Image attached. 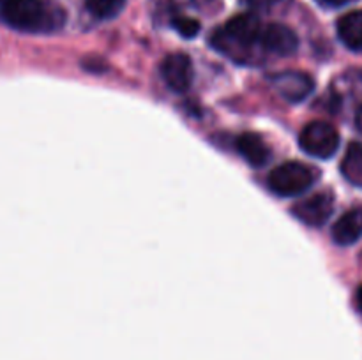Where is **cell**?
<instances>
[{
    "label": "cell",
    "instance_id": "cell-15",
    "mask_svg": "<svg viewBox=\"0 0 362 360\" xmlns=\"http://www.w3.org/2000/svg\"><path fill=\"white\" fill-rule=\"evenodd\" d=\"M251 7L255 9H260V11H269V9H274V7L283 6V4L290 2V0H246Z\"/></svg>",
    "mask_w": 362,
    "mask_h": 360
},
{
    "label": "cell",
    "instance_id": "cell-9",
    "mask_svg": "<svg viewBox=\"0 0 362 360\" xmlns=\"http://www.w3.org/2000/svg\"><path fill=\"white\" fill-rule=\"evenodd\" d=\"M237 152L240 157L253 168H262L271 159V150L267 143L255 133H244L237 138Z\"/></svg>",
    "mask_w": 362,
    "mask_h": 360
},
{
    "label": "cell",
    "instance_id": "cell-6",
    "mask_svg": "<svg viewBox=\"0 0 362 360\" xmlns=\"http://www.w3.org/2000/svg\"><path fill=\"white\" fill-rule=\"evenodd\" d=\"M271 83L288 102H300L310 97L315 90V80L303 71H283L272 74Z\"/></svg>",
    "mask_w": 362,
    "mask_h": 360
},
{
    "label": "cell",
    "instance_id": "cell-8",
    "mask_svg": "<svg viewBox=\"0 0 362 360\" xmlns=\"http://www.w3.org/2000/svg\"><path fill=\"white\" fill-rule=\"evenodd\" d=\"M258 44L267 52L276 53V55L288 56L293 55L299 48V39L297 34L290 27L281 23H269L262 25L260 35H258Z\"/></svg>",
    "mask_w": 362,
    "mask_h": 360
},
{
    "label": "cell",
    "instance_id": "cell-3",
    "mask_svg": "<svg viewBox=\"0 0 362 360\" xmlns=\"http://www.w3.org/2000/svg\"><path fill=\"white\" fill-rule=\"evenodd\" d=\"M262 23L255 14H239L226 21L225 27L212 37V44L221 52H232V48H250L258 44Z\"/></svg>",
    "mask_w": 362,
    "mask_h": 360
},
{
    "label": "cell",
    "instance_id": "cell-16",
    "mask_svg": "<svg viewBox=\"0 0 362 360\" xmlns=\"http://www.w3.org/2000/svg\"><path fill=\"white\" fill-rule=\"evenodd\" d=\"M317 2L324 7H341L349 4L350 0H317Z\"/></svg>",
    "mask_w": 362,
    "mask_h": 360
},
{
    "label": "cell",
    "instance_id": "cell-10",
    "mask_svg": "<svg viewBox=\"0 0 362 360\" xmlns=\"http://www.w3.org/2000/svg\"><path fill=\"white\" fill-rule=\"evenodd\" d=\"M362 236V208L345 212L332 226V240L338 246H352Z\"/></svg>",
    "mask_w": 362,
    "mask_h": 360
},
{
    "label": "cell",
    "instance_id": "cell-1",
    "mask_svg": "<svg viewBox=\"0 0 362 360\" xmlns=\"http://www.w3.org/2000/svg\"><path fill=\"white\" fill-rule=\"evenodd\" d=\"M0 18L11 28L27 34H52L66 23L62 7L42 0H11L0 6Z\"/></svg>",
    "mask_w": 362,
    "mask_h": 360
},
{
    "label": "cell",
    "instance_id": "cell-5",
    "mask_svg": "<svg viewBox=\"0 0 362 360\" xmlns=\"http://www.w3.org/2000/svg\"><path fill=\"white\" fill-rule=\"evenodd\" d=\"M332 212H334V196L329 191L311 194L292 207V214L303 224L313 226V228L324 226L331 219Z\"/></svg>",
    "mask_w": 362,
    "mask_h": 360
},
{
    "label": "cell",
    "instance_id": "cell-14",
    "mask_svg": "<svg viewBox=\"0 0 362 360\" xmlns=\"http://www.w3.org/2000/svg\"><path fill=\"white\" fill-rule=\"evenodd\" d=\"M172 27L186 39H193L200 34V21L194 20V18H189V16L173 18Z\"/></svg>",
    "mask_w": 362,
    "mask_h": 360
},
{
    "label": "cell",
    "instance_id": "cell-7",
    "mask_svg": "<svg viewBox=\"0 0 362 360\" xmlns=\"http://www.w3.org/2000/svg\"><path fill=\"white\" fill-rule=\"evenodd\" d=\"M161 78L170 90L184 94L193 83V62L186 53H172L161 62Z\"/></svg>",
    "mask_w": 362,
    "mask_h": 360
},
{
    "label": "cell",
    "instance_id": "cell-4",
    "mask_svg": "<svg viewBox=\"0 0 362 360\" xmlns=\"http://www.w3.org/2000/svg\"><path fill=\"white\" fill-rule=\"evenodd\" d=\"M299 145L313 157L331 159L339 148V133L332 124L315 120L300 131Z\"/></svg>",
    "mask_w": 362,
    "mask_h": 360
},
{
    "label": "cell",
    "instance_id": "cell-2",
    "mask_svg": "<svg viewBox=\"0 0 362 360\" xmlns=\"http://www.w3.org/2000/svg\"><path fill=\"white\" fill-rule=\"evenodd\" d=\"M318 172L300 161H286L269 173L267 186L276 196L292 198L306 193L317 182Z\"/></svg>",
    "mask_w": 362,
    "mask_h": 360
},
{
    "label": "cell",
    "instance_id": "cell-20",
    "mask_svg": "<svg viewBox=\"0 0 362 360\" xmlns=\"http://www.w3.org/2000/svg\"><path fill=\"white\" fill-rule=\"evenodd\" d=\"M359 78H361V81H362V71L359 73Z\"/></svg>",
    "mask_w": 362,
    "mask_h": 360
},
{
    "label": "cell",
    "instance_id": "cell-12",
    "mask_svg": "<svg viewBox=\"0 0 362 360\" xmlns=\"http://www.w3.org/2000/svg\"><path fill=\"white\" fill-rule=\"evenodd\" d=\"M341 173L354 186L362 187V145L350 143L341 161Z\"/></svg>",
    "mask_w": 362,
    "mask_h": 360
},
{
    "label": "cell",
    "instance_id": "cell-18",
    "mask_svg": "<svg viewBox=\"0 0 362 360\" xmlns=\"http://www.w3.org/2000/svg\"><path fill=\"white\" fill-rule=\"evenodd\" d=\"M356 126H357V129L361 131V134H362V104L359 106V109H357V115H356Z\"/></svg>",
    "mask_w": 362,
    "mask_h": 360
},
{
    "label": "cell",
    "instance_id": "cell-19",
    "mask_svg": "<svg viewBox=\"0 0 362 360\" xmlns=\"http://www.w3.org/2000/svg\"><path fill=\"white\" fill-rule=\"evenodd\" d=\"M6 2H11V0H0V6H2V4H6Z\"/></svg>",
    "mask_w": 362,
    "mask_h": 360
},
{
    "label": "cell",
    "instance_id": "cell-11",
    "mask_svg": "<svg viewBox=\"0 0 362 360\" xmlns=\"http://www.w3.org/2000/svg\"><path fill=\"white\" fill-rule=\"evenodd\" d=\"M338 37L352 52L362 53V9L343 14L336 25Z\"/></svg>",
    "mask_w": 362,
    "mask_h": 360
},
{
    "label": "cell",
    "instance_id": "cell-13",
    "mask_svg": "<svg viewBox=\"0 0 362 360\" xmlns=\"http://www.w3.org/2000/svg\"><path fill=\"white\" fill-rule=\"evenodd\" d=\"M88 13L99 20L115 18L126 6V0H85Z\"/></svg>",
    "mask_w": 362,
    "mask_h": 360
},
{
    "label": "cell",
    "instance_id": "cell-17",
    "mask_svg": "<svg viewBox=\"0 0 362 360\" xmlns=\"http://www.w3.org/2000/svg\"><path fill=\"white\" fill-rule=\"evenodd\" d=\"M356 306H357V311L362 314V284L357 288V292H356Z\"/></svg>",
    "mask_w": 362,
    "mask_h": 360
}]
</instances>
